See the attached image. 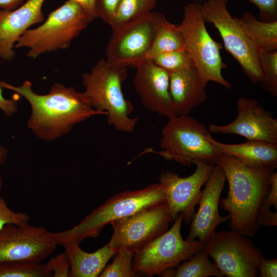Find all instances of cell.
Wrapping results in <instances>:
<instances>
[{
    "label": "cell",
    "instance_id": "cell-35",
    "mask_svg": "<svg viewBox=\"0 0 277 277\" xmlns=\"http://www.w3.org/2000/svg\"><path fill=\"white\" fill-rule=\"evenodd\" d=\"M270 188L260 205L271 208L273 206L277 210V173L273 171L270 175Z\"/></svg>",
    "mask_w": 277,
    "mask_h": 277
},
{
    "label": "cell",
    "instance_id": "cell-15",
    "mask_svg": "<svg viewBox=\"0 0 277 277\" xmlns=\"http://www.w3.org/2000/svg\"><path fill=\"white\" fill-rule=\"evenodd\" d=\"M236 118L226 125L211 124L213 133L241 135L247 140L277 143V119L256 100L242 97L236 102Z\"/></svg>",
    "mask_w": 277,
    "mask_h": 277
},
{
    "label": "cell",
    "instance_id": "cell-12",
    "mask_svg": "<svg viewBox=\"0 0 277 277\" xmlns=\"http://www.w3.org/2000/svg\"><path fill=\"white\" fill-rule=\"evenodd\" d=\"M154 34V12L112 30L105 50L109 63L137 68L147 61Z\"/></svg>",
    "mask_w": 277,
    "mask_h": 277
},
{
    "label": "cell",
    "instance_id": "cell-1",
    "mask_svg": "<svg viewBox=\"0 0 277 277\" xmlns=\"http://www.w3.org/2000/svg\"><path fill=\"white\" fill-rule=\"evenodd\" d=\"M0 87L15 92L28 101L31 112L27 127L45 142L67 134L75 125L93 116L103 115L93 108L84 91L60 83L54 84L49 93L43 95L35 92L28 80L19 86L0 81Z\"/></svg>",
    "mask_w": 277,
    "mask_h": 277
},
{
    "label": "cell",
    "instance_id": "cell-36",
    "mask_svg": "<svg viewBox=\"0 0 277 277\" xmlns=\"http://www.w3.org/2000/svg\"><path fill=\"white\" fill-rule=\"evenodd\" d=\"M260 277L277 276V259H265L263 258L258 265Z\"/></svg>",
    "mask_w": 277,
    "mask_h": 277
},
{
    "label": "cell",
    "instance_id": "cell-16",
    "mask_svg": "<svg viewBox=\"0 0 277 277\" xmlns=\"http://www.w3.org/2000/svg\"><path fill=\"white\" fill-rule=\"evenodd\" d=\"M226 181L221 167L218 165H214L202 191L198 204L199 207L192 218L186 240H197L205 245L221 224L230 220L229 214L222 216L219 210L220 196Z\"/></svg>",
    "mask_w": 277,
    "mask_h": 277
},
{
    "label": "cell",
    "instance_id": "cell-3",
    "mask_svg": "<svg viewBox=\"0 0 277 277\" xmlns=\"http://www.w3.org/2000/svg\"><path fill=\"white\" fill-rule=\"evenodd\" d=\"M127 77V67L112 64L105 58L82 74L84 92L93 108L106 115L108 124L116 130L130 133L138 118L131 116L133 106L123 93L122 84Z\"/></svg>",
    "mask_w": 277,
    "mask_h": 277
},
{
    "label": "cell",
    "instance_id": "cell-31",
    "mask_svg": "<svg viewBox=\"0 0 277 277\" xmlns=\"http://www.w3.org/2000/svg\"><path fill=\"white\" fill-rule=\"evenodd\" d=\"M46 265L48 270L53 273V277L69 276L70 266L68 255L65 251L55 256L51 257Z\"/></svg>",
    "mask_w": 277,
    "mask_h": 277
},
{
    "label": "cell",
    "instance_id": "cell-11",
    "mask_svg": "<svg viewBox=\"0 0 277 277\" xmlns=\"http://www.w3.org/2000/svg\"><path fill=\"white\" fill-rule=\"evenodd\" d=\"M170 222L165 202L149 206L111 223L113 233L108 244L117 251L127 248L134 253L167 231Z\"/></svg>",
    "mask_w": 277,
    "mask_h": 277
},
{
    "label": "cell",
    "instance_id": "cell-22",
    "mask_svg": "<svg viewBox=\"0 0 277 277\" xmlns=\"http://www.w3.org/2000/svg\"><path fill=\"white\" fill-rule=\"evenodd\" d=\"M234 17L246 36L257 48L277 50V21L263 22L249 12L244 13L240 17Z\"/></svg>",
    "mask_w": 277,
    "mask_h": 277
},
{
    "label": "cell",
    "instance_id": "cell-4",
    "mask_svg": "<svg viewBox=\"0 0 277 277\" xmlns=\"http://www.w3.org/2000/svg\"><path fill=\"white\" fill-rule=\"evenodd\" d=\"M165 202V195L159 183L143 189L125 190L109 198L73 228L51 234L58 245L69 242L80 244L87 238L96 237L107 224Z\"/></svg>",
    "mask_w": 277,
    "mask_h": 277
},
{
    "label": "cell",
    "instance_id": "cell-2",
    "mask_svg": "<svg viewBox=\"0 0 277 277\" xmlns=\"http://www.w3.org/2000/svg\"><path fill=\"white\" fill-rule=\"evenodd\" d=\"M228 184L227 196L219 207L229 213L231 230L252 238L260 230L256 222L259 208L270 188L274 170L250 166L234 156L221 153L216 162Z\"/></svg>",
    "mask_w": 277,
    "mask_h": 277
},
{
    "label": "cell",
    "instance_id": "cell-17",
    "mask_svg": "<svg viewBox=\"0 0 277 277\" xmlns=\"http://www.w3.org/2000/svg\"><path fill=\"white\" fill-rule=\"evenodd\" d=\"M133 86L148 110L170 118L176 116L169 91V73L151 61L137 68Z\"/></svg>",
    "mask_w": 277,
    "mask_h": 277
},
{
    "label": "cell",
    "instance_id": "cell-25",
    "mask_svg": "<svg viewBox=\"0 0 277 277\" xmlns=\"http://www.w3.org/2000/svg\"><path fill=\"white\" fill-rule=\"evenodd\" d=\"M209 255L203 249L197 251L189 259L176 267V277L224 276L214 263L209 259Z\"/></svg>",
    "mask_w": 277,
    "mask_h": 277
},
{
    "label": "cell",
    "instance_id": "cell-6",
    "mask_svg": "<svg viewBox=\"0 0 277 277\" xmlns=\"http://www.w3.org/2000/svg\"><path fill=\"white\" fill-rule=\"evenodd\" d=\"M210 133L206 126L188 114L175 116L164 126L162 150L155 153L183 165L198 162L215 165L221 153L209 141Z\"/></svg>",
    "mask_w": 277,
    "mask_h": 277
},
{
    "label": "cell",
    "instance_id": "cell-41",
    "mask_svg": "<svg viewBox=\"0 0 277 277\" xmlns=\"http://www.w3.org/2000/svg\"><path fill=\"white\" fill-rule=\"evenodd\" d=\"M3 179H2V177L0 174V191L2 190V187H3Z\"/></svg>",
    "mask_w": 277,
    "mask_h": 277
},
{
    "label": "cell",
    "instance_id": "cell-28",
    "mask_svg": "<svg viewBox=\"0 0 277 277\" xmlns=\"http://www.w3.org/2000/svg\"><path fill=\"white\" fill-rule=\"evenodd\" d=\"M112 262L106 266L100 277L137 276L132 269L134 252L127 248H121L114 254Z\"/></svg>",
    "mask_w": 277,
    "mask_h": 277
},
{
    "label": "cell",
    "instance_id": "cell-38",
    "mask_svg": "<svg viewBox=\"0 0 277 277\" xmlns=\"http://www.w3.org/2000/svg\"><path fill=\"white\" fill-rule=\"evenodd\" d=\"M78 2L94 18L97 17L95 9V0H74Z\"/></svg>",
    "mask_w": 277,
    "mask_h": 277
},
{
    "label": "cell",
    "instance_id": "cell-40",
    "mask_svg": "<svg viewBox=\"0 0 277 277\" xmlns=\"http://www.w3.org/2000/svg\"><path fill=\"white\" fill-rule=\"evenodd\" d=\"M8 155V150L0 144V166L6 161Z\"/></svg>",
    "mask_w": 277,
    "mask_h": 277
},
{
    "label": "cell",
    "instance_id": "cell-13",
    "mask_svg": "<svg viewBox=\"0 0 277 277\" xmlns=\"http://www.w3.org/2000/svg\"><path fill=\"white\" fill-rule=\"evenodd\" d=\"M196 168L191 175L182 177L172 171L166 170L159 176L171 217L174 222L180 213L183 222L190 223L202 194L201 188L210 176L214 165L195 162Z\"/></svg>",
    "mask_w": 277,
    "mask_h": 277
},
{
    "label": "cell",
    "instance_id": "cell-18",
    "mask_svg": "<svg viewBox=\"0 0 277 277\" xmlns=\"http://www.w3.org/2000/svg\"><path fill=\"white\" fill-rule=\"evenodd\" d=\"M45 1L27 0L12 10L0 9V58L11 61L19 37L30 26L44 21L42 7Z\"/></svg>",
    "mask_w": 277,
    "mask_h": 277
},
{
    "label": "cell",
    "instance_id": "cell-27",
    "mask_svg": "<svg viewBox=\"0 0 277 277\" xmlns=\"http://www.w3.org/2000/svg\"><path fill=\"white\" fill-rule=\"evenodd\" d=\"M258 56L263 75V87L273 97L277 96V50L258 48Z\"/></svg>",
    "mask_w": 277,
    "mask_h": 277
},
{
    "label": "cell",
    "instance_id": "cell-37",
    "mask_svg": "<svg viewBox=\"0 0 277 277\" xmlns=\"http://www.w3.org/2000/svg\"><path fill=\"white\" fill-rule=\"evenodd\" d=\"M2 88L0 87V109L7 116H12L18 110L17 101L15 99H7L2 94Z\"/></svg>",
    "mask_w": 277,
    "mask_h": 277
},
{
    "label": "cell",
    "instance_id": "cell-10",
    "mask_svg": "<svg viewBox=\"0 0 277 277\" xmlns=\"http://www.w3.org/2000/svg\"><path fill=\"white\" fill-rule=\"evenodd\" d=\"M225 0H208L202 9L205 21L211 23L219 32L225 48L239 63L253 84L263 80L258 56V48L246 36L228 11Z\"/></svg>",
    "mask_w": 277,
    "mask_h": 277
},
{
    "label": "cell",
    "instance_id": "cell-5",
    "mask_svg": "<svg viewBox=\"0 0 277 277\" xmlns=\"http://www.w3.org/2000/svg\"><path fill=\"white\" fill-rule=\"evenodd\" d=\"M94 19L78 2L68 0L42 25L24 32L14 47L28 48L26 55L31 58L68 48Z\"/></svg>",
    "mask_w": 277,
    "mask_h": 277
},
{
    "label": "cell",
    "instance_id": "cell-21",
    "mask_svg": "<svg viewBox=\"0 0 277 277\" xmlns=\"http://www.w3.org/2000/svg\"><path fill=\"white\" fill-rule=\"evenodd\" d=\"M79 245L73 242L62 245L69 260V277L99 276L110 259L117 252L108 243L92 253L84 251Z\"/></svg>",
    "mask_w": 277,
    "mask_h": 277
},
{
    "label": "cell",
    "instance_id": "cell-33",
    "mask_svg": "<svg viewBox=\"0 0 277 277\" xmlns=\"http://www.w3.org/2000/svg\"><path fill=\"white\" fill-rule=\"evenodd\" d=\"M120 0H95L97 17L108 24L112 17Z\"/></svg>",
    "mask_w": 277,
    "mask_h": 277
},
{
    "label": "cell",
    "instance_id": "cell-23",
    "mask_svg": "<svg viewBox=\"0 0 277 277\" xmlns=\"http://www.w3.org/2000/svg\"><path fill=\"white\" fill-rule=\"evenodd\" d=\"M182 49L184 41L177 25L168 22L163 14L154 12V34L147 61L162 53Z\"/></svg>",
    "mask_w": 277,
    "mask_h": 277
},
{
    "label": "cell",
    "instance_id": "cell-34",
    "mask_svg": "<svg viewBox=\"0 0 277 277\" xmlns=\"http://www.w3.org/2000/svg\"><path fill=\"white\" fill-rule=\"evenodd\" d=\"M256 222L259 226H276L277 212L271 211L270 208L260 205L257 212Z\"/></svg>",
    "mask_w": 277,
    "mask_h": 277
},
{
    "label": "cell",
    "instance_id": "cell-14",
    "mask_svg": "<svg viewBox=\"0 0 277 277\" xmlns=\"http://www.w3.org/2000/svg\"><path fill=\"white\" fill-rule=\"evenodd\" d=\"M58 244L43 226L8 224L0 230V261L22 260L42 263Z\"/></svg>",
    "mask_w": 277,
    "mask_h": 277
},
{
    "label": "cell",
    "instance_id": "cell-8",
    "mask_svg": "<svg viewBox=\"0 0 277 277\" xmlns=\"http://www.w3.org/2000/svg\"><path fill=\"white\" fill-rule=\"evenodd\" d=\"M172 227L134 253L132 269L137 276L161 275L189 259L204 245L197 240H184L181 234L183 214L180 213Z\"/></svg>",
    "mask_w": 277,
    "mask_h": 277
},
{
    "label": "cell",
    "instance_id": "cell-29",
    "mask_svg": "<svg viewBox=\"0 0 277 277\" xmlns=\"http://www.w3.org/2000/svg\"><path fill=\"white\" fill-rule=\"evenodd\" d=\"M150 61L169 72L183 70L193 65L191 59L185 49L162 53Z\"/></svg>",
    "mask_w": 277,
    "mask_h": 277
},
{
    "label": "cell",
    "instance_id": "cell-42",
    "mask_svg": "<svg viewBox=\"0 0 277 277\" xmlns=\"http://www.w3.org/2000/svg\"><path fill=\"white\" fill-rule=\"evenodd\" d=\"M227 2H228V0H225Z\"/></svg>",
    "mask_w": 277,
    "mask_h": 277
},
{
    "label": "cell",
    "instance_id": "cell-32",
    "mask_svg": "<svg viewBox=\"0 0 277 277\" xmlns=\"http://www.w3.org/2000/svg\"><path fill=\"white\" fill-rule=\"evenodd\" d=\"M259 11L260 20L270 22L277 21V0H247Z\"/></svg>",
    "mask_w": 277,
    "mask_h": 277
},
{
    "label": "cell",
    "instance_id": "cell-39",
    "mask_svg": "<svg viewBox=\"0 0 277 277\" xmlns=\"http://www.w3.org/2000/svg\"><path fill=\"white\" fill-rule=\"evenodd\" d=\"M24 0H0V9L12 10L23 4Z\"/></svg>",
    "mask_w": 277,
    "mask_h": 277
},
{
    "label": "cell",
    "instance_id": "cell-7",
    "mask_svg": "<svg viewBox=\"0 0 277 277\" xmlns=\"http://www.w3.org/2000/svg\"><path fill=\"white\" fill-rule=\"evenodd\" d=\"M205 22L202 5L190 3L184 7L183 18L177 27L183 37L184 49L205 87L208 82H214L230 89L231 84L222 74V70L226 68L220 52L222 45L211 37Z\"/></svg>",
    "mask_w": 277,
    "mask_h": 277
},
{
    "label": "cell",
    "instance_id": "cell-30",
    "mask_svg": "<svg viewBox=\"0 0 277 277\" xmlns=\"http://www.w3.org/2000/svg\"><path fill=\"white\" fill-rule=\"evenodd\" d=\"M30 216L23 212H14L8 206L7 202L0 196V230L6 225L13 224L18 226L28 224Z\"/></svg>",
    "mask_w": 277,
    "mask_h": 277
},
{
    "label": "cell",
    "instance_id": "cell-19",
    "mask_svg": "<svg viewBox=\"0 0 277 277\" xmlns=\"http://www.w3.org/2000/svg\"><path fill=\"white\" fill-rule=\"evenodd\" d=\"M169 73V91L177 115L188 114L207 98L205 86L193 65Z\"/></svg>",
    "mask_w": 277,
    "mask_h": 277
},
{
    "label": "cell",
    "instance_id": "cell-24",
    "mask_svg": "<svg viewBox=\"0 0 277 277\" xmlns=\"http://www.w3.org/2000/svg\"><path fill=\"white\" fill-rule=\"evenodd\" d=\"M156 4V0H120L108 24L118 29L150 13Z\"/></svg>",
    "mask_w": 277,
    "mask_h": 277
},
{
    "label": "cell",
    "instance_id": "cell-9",
    "mask_svg": "<svg viewBox=\"0 0 277 277\" xmlns=\"http://www.w3.org/2000/svg\"><path fill=\"white\" fill-rule=\"evenodd\" d=\"M250 238L232 230L215 231L203 249L224 276L255 277L264 256Z\"/></svg>",
    "mask_w": 277,
    "mask_h": 277
},
{
    "label": "cell",
    "instance_id": "cell-26",
    "mask_svg": "<svg viewBox=\"0 0 277 277\" xmlns=\"http://www.w3.org/2000/svg\"><path fill=\"white\" fill-rule=\"evenodd\" d=\"M46 264L29 261H0V277H51Z\"/></svg>",
    "mask_w": 277,
    "mask_h": 277
},
{
    "label": "cell",
    "instance_id": "cell-20",
    "mask_svg": "<svg viewBox=\"0 0 277 277\" xmlns=\"http://www.w3.org/2000/svg\"><path fill=\"white\" fill-rule=\"evenodd\" d=\"M209 141L221 153L234 156L250 166L273 170L277 167V143L247 140L228 144L217 141L211 135Z\"/></svg>",
    "mask_w": 277,
    "mask_h": 277
}]
</instances>
